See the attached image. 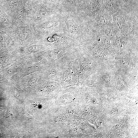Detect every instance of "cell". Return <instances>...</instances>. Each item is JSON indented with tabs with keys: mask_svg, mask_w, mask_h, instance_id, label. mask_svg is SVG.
Here are the masks:
<instances>
[{
	"mask_svg": "<svg viewBox=\"0 0 138 138\" xmlns=\"http://www.w3.org/2000/svg\"><path fill=\"white\" fill-rule=\"evenodd\" d=\"M59 9L63 30L66 35L80 44L91 37L93 30L89 23L78 12L67 11L60 7Z\"/></svg>",
	"mask_w": 138,
	"mask_h": 138,
	"instance_id": "1",
	"label": "cell"
},
{
	"mask_svg": "<svg viewBox=\"0 0 138 138\" xmlns=\"http://www.w3.org/2000/svg\"><path fill=\"white\" fill-rule=\"evenodd\" d=\"M103 0H81L78 13L89 23L103 10Z\"/></svg>",
	"mask_w": 138,
	"mask_h": 138,
	"instance_id": "2",
	"label": "cell"
},
{
	"mask_svg": "<svg viewBox=\"0 0 138 138\" xmlns=\"http://www.w3.org/2000/svg\"><path fill=\"white\" fill-rule=\"evenodd\" d=\"M40 23L38 28L41 32L50 34L63 30L62 21L59 13L47 18Z\"/></svg>",
	"mask_w": 138,
	"mask_h": 138,
	"instance_id": "3",
	"label": "cell"
},
{
	"mask_svg": "<svg viewBox=\"0 0 138 138\" xmlns=\"http://www.w3.org/2000/svg\"><path fill=\"white\" fill-rule=\"evenodd\" d=\"M111 16L112 18V23L118 27L122 34L125 37L128 36L126 10L121 8Z\"/></svg>",
	"mask_w": 138,
	"mask_h": 138,
	"instance_id": "4",
	"label": "cell"
},
{
	"mask_svg": "<svg viewBox=\"0 0 138 138\" xmlns=\"http://www.w3.org/2000/svg\"><path fill=\"white\" fill-rule=\"evenodd\" d=\"M79 45L78 43L50 49L46 54L52 62L57 61L74 51Z\"/></svg>",
	"mask_w": 138,
	"mask_h": 138,
	"instance_id": "5",
	"label": "cell"
},
{
	"mask_svg": "<svg viewBox=\"0 0 138 138\" xmlns=\"http://www.w3.org/2000/svg\"><path fill=\"white\" fill-rule=\"evenodd\" d=\"M112 22V16L102 10L89 23V25L93 30L101 31L107 25Z\"/></svg>",
	"mask_w": 138,
	"mask_h": 138,
	"instance_id": "6",
	"label": "cell"
},
{
	"mask_svg": "<svg viewBox=\"0 0 138 138\" xmlns=\"http://www.w3.org/2000/svg\"><path fill=\"white\" fill-rule=\"evenodd\" d=\"M138 7L126 10L128 16V36L130 38L137 37Z\"/></svg>",
	"mask_w": 138,
	"mask_h": 138,
	"instance_id": "7",
	"label": "cell"
},
{
	"mask_svg": "<svg viewBox=\"0 0 138 138\" xmlns=\"http://www.w3.org/2000/svg\"><path fill=\"white\" fill-rule=\"evenodd\" d=\"M121 8L119 0H103V10L111 16Z\"/></svg>",
	"mask_w": 138,
	"mask_h": 138,
	"instance_id": "8",
	"label": "cell"
},
{
	"mask_svg": "<svg viewBox=\"0 0 138 138\" xmlns=\"http://www.w3.org/2000/svg\"><path fill=\"white\" fill-rule=\"evenodd\" d=\"M60 0V7L67 11L78 13L81 0Z\"/></svg>",
	"mask_w": 138,
	"mask_h": 138,
	"instance_id": "9",
	"label": "cell"
},
{
	"mask_svg": "<svg viewBox=\"0 0 138 138\" xmlns=\"http://www.w3.org/2000/svg\"><path fill=\"white\" fill-rule=\"evenodd\" d=\"M100 31L107 37L110 38L114 37L118 34L121 33L118 27L112 22L108 24Z\"/></svg>",
	"mask_w": 138,
	"mask_h": 138,
	"instance_id": "10",
	"label": "cell"
},
{
	"mask_svg": "<svg viewBox=\"0 0 138 138\" xmlns=\"http://www.w3.org/2000/svg\"><path fill=\"white\" fill-rule=\"evenodd\" d=\"M119 1L121 8L125 10L138 7V0H119Z\"/></svg>",
	"mask_w": 138,
	"mask_h": 138,
	"instance_id": "11",
	"label": "cell"
},
{
	"mask_svg": "<svg viewBox=\"0 0 138 138\" xmlns=\"http://www.w3.org/2000/svg\"><path fill=\"white\" fill-rule=\"evenodd\" d=\"M44 46L41 44H37L29 47L28 49L29 52H37L43 51L45 49Z\"/></svg>",
	"mask_w": 138,
	"mask_h": 138,
	"instance_id": "12",
	"label": "cell"
},
{
	"mask_svg": "<svg viewBox=\"0 0 138 138\" xmlns=\"http://www.w3.org/2000/svg\"><path fill=\"white\" fill-rule=\"evenodd\" d=\"M36 71L34 66H30L27 67L25 69V72L27 74H29L34 72Z\"/></svg>",
	"mask_w": 138,
	"mask_h": 138,
	"instance_id": "13",
	"label": "cell"
},
{
	"mask_svg": "<svg viewBox=\"0 0 138 138\" xmlns=\"http://www.w3.org/2000/svg\"><path fill=\"white\" fill-rule=\"evenodd\" d=\"M49 3L59 7L60 5V0H44Z\"/></svg>",
	"mask_w": 138,
	"mask_h": 138,
	"instance_id": "14",
	"label": "cell"
},
{
	"mask_svg": "<svg viewBox=\"0 0 138 138\" xmlns=\"http://www.w3.org/2000/svg\"><path fill=\"white\" fill-rule=\"evenodd\" d=\"M37 77H32L30 79L28 82L29 85L32 86L34 85L36 83L37 80Z\"/></svg>",
	"mask_w": 138,
	"mask_h": 138,
	"instance_id": "15",
	"label": "cell"
},
{
	"mask_svg": "<svg viewBox=\"0 0 138 138\" xmlns=\"http://www.w3.org/2000/svg\"><path fill=\"white\" fill-rule=\"evenodd\" d=\"M5 21V19L3 16L0 14V24L3 23Z\"/></svg>",
	"mask_w": 138,
	"mask_h": 138,
	"instance_id": "16",
	"label": "cell"
},
{
	"mask_svg": "<svg viewBox=\"0 0 138 138\" xmlns=\"http://www.w3.org/2000/svg\"><path fill=\"white\" fill-rule=\"evenodd\" d=\"M25 34H26L25 33H23L22 35V38L24 39L26 37V35Z\"/></svg>",
	"mask_w": 138,
	"mask_h": 138,
	"instance_id": "17",
	"label": "cell"
},
{
	"mask_svg": "<svg viewBox=\"0 0 138 138\" xmlns=\"http://www.w3.org/2000/svg\"><path fill=\"white\" fill-rule=\"evenodd\" d=\"M19 65L18 64H16L14 66V68H17L18 67H19Z\"/></svg>",
	"mask_w": 138,
	"mask_h": 138,
	"instance_id": "18",
	"label": "cell"
}]
</instances>
